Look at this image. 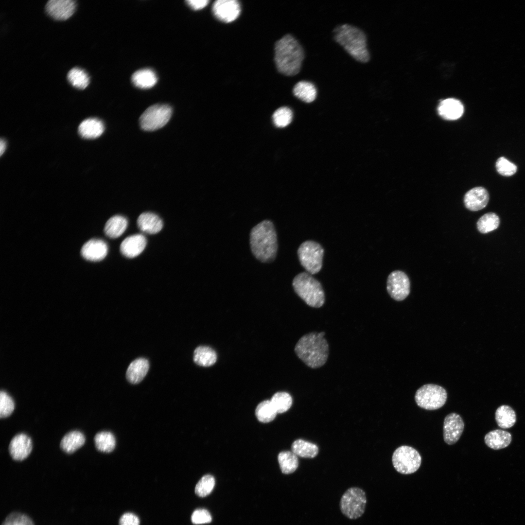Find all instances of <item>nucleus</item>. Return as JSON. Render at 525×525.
<instances>
[{
  "instance_id": "nucleus-38",
  "label": "nucleus",
  "mask_w": 525,
  "mask_h": 525,
  "mask_svg": "<svg viewBox=\"0 0 525 525\" xmlns=\"http://www.w3.org/2000/svg\"><path fill=\"white\" fill-rule=\"evenodd\" d=\"M293 113L288 107H281L277 109L273 115V120L275 125L278 127H284L292 121Z\"/></svg>"
},
{
  "instance_id": "nucleus-22",
  "label": "nucleus",
  "mask_w": 525,
  "mask_h": 525,
  "mask_svg": "<svg viewBox=\"0 0 525 525\" xmlns=\"http://www.w3.org/2000/svg\"><path fill=\"white\" fill-rule=\"evenodd\" d=\"M105 130L104 123L97 118H88L79 125L78 132L85 139H93L100 137Z\"/></svg>"
},
{
  "instance_id": "nucleus-32",
  "label": "nucleus",
  "mask_w": 525,
  "mask_h": 525,
  "mask_svg": "<svg viewBox=\"0 0 525 525\" xmlns=\"http://www.w3.org/2000/svg\"><path fill=\"white\" fill-rule=\"evenodd\" d=\"M94 439L97 449L102 452L110 453L114 449L116 446L114 436L108 431L98 433L95 436Z\"/></svg>"
},
{
  "instance_id": "nucleus-1",
  "label": "nucleus",
  "mask_w": 525,
  "mask_h": 525,
  "mask_svg": "<svg viewBox=\"0 0 525 525\" xmlns=\"http://www.w3.org/2000/svg\"><path fill=\"white\" fill-rule=\"evenodd\" d=\"M325 334L324 332L308 333L303 335L295 346V351L298 357L310 368H320L328 359L329 347Z\"/></svg>"
},
{
  "instance_id": "nucleus-9",
  "label": "nucleus",
  "mask_w": 525,
  "mask_h": 525,
  "mask_svg": "<svg viewBox=\"0 0 525 525\" xmlns=\"http://www.w3.org/2000/svg\"><path fill=\"white\" fill-rule=\"evenodd\" d=\"M392 461L394 468L398 472L408 474L416 472L419 469L421 457L414 448L402 445L395 450Z\"/></svg>"
},
{
  "instance_id": "nucleus-17",
  "label": "nucleus",
  "mask_w": 525,
  "mask_h": 525,
  "mask_svg": "<svg viewBox=\"0 0 525 525\" xmlns=\"http://www.w3.org/2000/svg\"><path fill=\"white\" fill-rule=\"evenodd\" d=\"M108 247L106 244L100 239H91L84 244L81 250L82 256L91 261H100L106 256Z\"/></svg>"
},
{
  "instance_id": "nucleus-45",
  "label": "nucleus",
  "mask_w": 525,
  "mask_h": 525,
  "mask_svg": "<svg viewBox=\"0 0 525 525\" xmlns=\"http://www.w3.org/2000/svg\"><path fill=\"white\" fill-rule=\"evenodd\" d=\"M5 148H6V142L3 140L1 139L0 142V154L1 156L4 153V152L5 151Z\"/></svg>"
},
{
  "instance_id": "nucleus-11",
  "label": "nucleus",
  "mask_w": 525,
  "mask_h": 525,
  "mask_svg": "<svg viewBox=\"0 0 525 525\" xmlns=\"http://www.w3.org/2000/svg\"><path fill=\"white\" fill-rule=\"evenodd\" d=\"M386 289L393 299L397 301L403 300L408 296L410 291L408 276L402 271L392 272L387 278Z\"/></svg>"
},
{
  "instance_id": "nucleus-40",
  "label": "nucleus",
  "mask_w": 525,
  "mask_h": 525,
  "mask_svg": "<svg viewBox=\"0 0 525 525\" xmlns=\"http://www.w3.org/2000/svg\"><path fill=\"white\" fill-rule=\"evenodd\" d=\"M496 168L501 175L509 176L513 175L517 171V166L504 157L499 158L496 162Z\"/></svg>"
},
{
  "instance_id": "nucleus-14",
  "label": "nucleus",
  "mask_w": 525,
  "mask_h": 525,
  "mask_svg": "<svg viewBox=\"0 0 525 525\" xmlns=\"http://www.w3.org/2000/svg\"><path fill=\"white\" fill-rule=\"evenodd\" d=\"M76 7L72 0H50L45 6L47 14L56 20H66L73 14Z\"/></svg>"
},
{
  "instance_id": "nucleus-20",
  "label": "nucleus",
  "mask_w": 525,
  "mask_h": 525,
  "mask_svg": "<svg viewBox=\"0 0 525 525\" xmlns=\"http://www.w3.org/2000/svg\"><path fill=\"white\" fill-rule=\"evenodd\" d=\"M137 225L142 232L153 234L159 232L163 227L161 218L152 212H143L138 217Z\"/></svg>"
},
{
  "instance_id": "nucleus-43",
  "label": "nucleus",
  "mask_w": 525,
  "mask_h": 525,
  "mask_svg": "<svg viewBox=\"0 0 525 525\" xmlns=\"http://www.w3.org/2000/svg\"><path fill=\"white\" fill-rule=\"evenodd\" d=\"M140 519L138 517L132 513L127 512L123 514L120 518L119 525H140Z\"/></svg>"
},
{
  "instance_id": "nucleus-35",
  "label": "nucleus",
  "mask_w": 525,
  "mask_h": 525,
  "mask_svg": "<svg viewBox=\"0 0 525 525\" xmlns=\"http://www.w3.org/2000/svg\"><path fill=\"white\" fill-rule=\"evenodd\" d=\"M277 412L273 406L270 400H265L260 402L255 410V414L258 420L263 423L272 421L276 417Z\"/></svg>"
},
{
  "instance_id": "nucleus-8",
  "label": "nucleus",
  "mask_w": 525,
  "mask_h": 525,
  "mask_svg": "<svg viewBox=\"0 0 525 525\" xmlns=\"http://www.w3.org/2000/svg\"><path fill=\"white\" fill-rule=\"evenodd\" d=\"M447 398L446 390L441 386L435 384H426L416 392L415 400L420 407L434 410L442 407Z\"/></svg>"
},
{
  "instance_id": "nucleus-23",
  "label": "nucleus",
  "mask_w": 525,
  "mask_h": 525,
  "mask_svg": "<svg viewBox=\"0 0 525 525\" xmlns=\"http://www.w3.org/2000/svg\"><path fill=\"white\" fill-rule=\"evenodd\" d=\"M511 434L507 431L496 429L486 435L484 440L486 445L491 449L499 450L509 445L511 441Z\"/></svg>"
},
{
  "instance_id": "nucleus-21",
  "label": "nucleus",
  "mask_w": 525,
  "mask_h": 525,
  "mask_svg": "<svg viewBox=\"0 0 525 525\" xmlns=\"http://www.w3.org/2000/svg\"><path fill=\"white\" fill-rule=\"evenodd\" d=\"M149 368V362L146 359H136L130 364L127 368L126 373L127 380L133 384L139 383L146 375Z\"/></svg>"
},
{
  "instance_id": "nucleus-30",
  "label": "nucleus",
  "mask_w": 525,
  "mask_h": 525,
  "mask_svg": "<svg viewBox=\"0 0 525 525\" xmlns=\"http://www.w3.org/2000/svg\"><path fill=\"white\" fill-rule=\"evenodd\" d=\"M495 420L500 427L504 429L510 428L516 422V414L509 406L501 405L495 412Z\"/></svg>"
},
{
  "instance_id": "nucleus-27",
  "label": "nucleus",
  "mask_w": 525,
  "mask_h": 525,
  "mask_svg": "<svg viewBox=\"0 0 525 525\" xmlns=\"http://www.w3.org/2000/svg\"><path fill=\"white\" fill-rule=\"evenodd\" d=\"M293 93L298 98L309 103L315 100L317 91L315 87L311 82L301 81L294 86Z\"/></svg>"
},
{
  "instance_id": "nucleus-4",
  "label": "nucleus",
  "mask_w": 525,
  "mask_h": 525,
  "mask_svg": "<svg viewBox=\"0 0 525 525\" xmlns=\"http://www.w3.org/2000/svg\"><path fill=\"white\" fill-rule=\"evenodd\" d=\"M333 35L335 40L354 59L362 63L369 60L366 37L362 31L345 24L336 27Z\"/></svg>"
},
{
  "instance_id": "nucleus-26",
  "label": "nucleus",
  "mask_w": 525,
  "mask_h": 525,
  "mask_svg": "<svg viewBox=\"0 0 525 525\" xmlns=\"http://www.w3.org/2000/svg\"><path fill=\"white\" fill-rule=\"evenodd\" d=\"M133 84L141 88H148L153 87L157 82L156 73L150 69H143L135 71L131 77Z\"/></svg>"
},
{
  "instance_id": "nucleus-41",
  "label": "nucleus",
  "mask_w": 525,
  "mask_h": 525,
  "mask_svg": "<svg viewBox=\"0 0 525 525\" xmlns=\"http://www.w3.org/2000/svg\"><path fill=\"white\" fill-rule=\"evenodd\" d=\"M1 525H34V524L28 516L13 512L6 518Z\"/></svg>"
},
{
  "instance_id": "nucleus-25",
  "label": "nucleus",
  "mask_w": 525,
  "mask_h": 525,
  "mask_svg": "<svg viewBox=\"0 0 525 525\" xmlns=\"http://www.w3.org/2000/svg\"><path fill=\"white\" fill-rule=\"evenodd\" d=\"M127 220L122 215L110 217L105 224L104 231L111 238H116L122 235L127 227Z\"/></svg>"
},
{
  "instance_id": "nucleus-36",
  "label": "nucleus",
  "mask_w": 525,
  "mask_h": 525,
  "mask_svg": "<svg viewBox=\"0 0 525 525\" xmlns=\"http://www.w3.org/2000/svg\"><path fill=\"white\" fill-rule=\"evenodd\" d=\"M270 401L277 413L285 412L292 404L291 396L286 392H278L272 397Z\"/></svg>"
},
{
  "instance_id": "nucleus-24",
  "label": "nucleus",
  "mask_w": 525,
  "mask_h": 525,
  "mask_svg": "<svg viewBox=\"0 0 525 525\" xmlns=\"http://www.w3.org/2000/svg\"><path fill=\"white\" fill-rule=\"evenodd\" d=\"M85 442L84 434L78 431H72L66 434L60 442L61 449L68 454H71L82 446Z\"/></svg>"
},
{
  "instance_id": "nucleus-2",
  "label": "nucleus",
  "mask_w": 525,
  "mask_h": 525,
  "mask_svg": "<svg viewBox=\"0 0 525 525\" xmlns=\"http://www.w3.org/2000/svg\"><path fill=\"white\" fill-rule=\"evenodd\" d=\"M304 55L301 46L291 35H286L275 43V63L278 70L284 75L293 76L298 73Z\"/></svg>"
},
{
  "instance_id": "nucleus-37",
  "label": "nucleus",
  "mask_w": 525,
  "mask_h": 525,
  "mask_svg": "<svg viewBox=\"0 0 525 525\" xmlns=\"http://www.w3.org/2000/svg\"><path fill=\"white\" fill-rule=\"evenodd\" d=\"M215 485V479L210 474L204 475L198 482L195 487V494L200 497H204L209 495L212 491Z\"/></svg>"
},
{
  "instance_id": "nucleus-7",
  "label": "nucleus",
  "mask_w": 525,
  "mask_h": 525,
  "mask_svg": "<svg viewBox=\"0 0 525 525\" xmlns=\"http://www.w3.org/2000/svg\"><path fill=\"white\" fill-rule=\"evenodd\" d=\"M324 250L318 243L306 241L302 243L298 250L299 262L307 272L311 275L317 273L322 266Z\"/></svg>"
},
{
  "instance_id": "nucleus-13",
  "label": "nucleus",
  "mask_w": 525,
  "mask_h": 525,
  "mask_svg": "<svg viewBox=\"0 0 525 525\" xmlns=\"http://www.w3.org/2000/svg\"><path fill=\"white\" fill-rule=\"evenodd\" d=\"M212 9L217 18L225 22H229L239 16L241 6L236 0H217L213 2Z\"/></svg>"
},
{
  "instance_id": "nucleus-5",
  "label": "nucleus",
  "mask_w": 525,
  "mask_h": 525,
  "mask_svg": "<svg viewBox=\"0 0 525 525\" xmlns=\"http://www.w3.org/2000/svg\"><path fill=\"white\" fill-rule=\"evenodd\" d=\"M292 285L296 293L308 305L320 308L325 301L322 286L317 280L308 272H301L294 278Z\"/></svg>"
},
{
  "instance_id": "nucleus-3",
  "label": "nucleus",
  "mask_w": 525,
  "mask_h": 525,
  "mask_svg": "<svg viewBox=\"0 0 525 525\" xmlns=\"http://www.w3.org/2000/svg\"><path fill=\"white\" fill-rule=\"evenodd\" d=\"M250 244L255 257L263 262L273 261L276 256L278 244L277 234L273 224L269 220L263 221L251 229Z\"/></svg>"
},
{
  "instance_id": "nucleus-18",
  "label": "nucleus",
  "mask_w": 525,
  "mask_h": 525,
  "mask_svg": "<svg viewBox=\"0 0 525 525\" xmlns=\"http://www.w3.org/2000/svg\"><path fill=\"white\" fill-rule=\"evenodd\" d=\"M146 245V239L142 234H135L126 237L122 242L120 251L122 254L130 258L140 255Z\"/></svg>"
},
{
  "instance_id": "nucleus-19",
  "label": "nucleus",
  "mask_w": 525,
  "mask_h": 525,
  "mask_svg": "<svg viewBox=\"0 0 525 525\" xmlns=\"http://www.w3.org/2000/svg\"><path fill=\"white\" fill-rule=\"evenodd\" d=\"M439 116L446 120H455L460 118L464 112V106L459 100L448 98L442 100L438 107Z\"/></svg>"
},
{
  "instance_id": "nucleus-28",
  "label": "nucleus",
  "mask_w": 525,
  "mask_h": 525,
  "mask_svg": "<svg viewBox=\"0 0 525 525\" xmlns=\"http://www.w3.org/2000/svg\"><path fill=\"white\" fill-rule=\"evenodd\" d=\"M216 360L215 351L209 347L199 346L194 351L193 361L199 366L210 367L214 364Z\"/></svg>"
},
{
  "instance_id": "nucleus-33",
  "label": "nucleus",
  "mask_w": 525,
  "mask_h": 525,
  "mask_svg": "<svg viewBox=\"0 0 525 525\" xmlns=\"http://www.w3.org/2000/svg\"><path fill=\"white\" fill-rule=\"evenodd\" d=\"M67 78L71 85L80 89L85 88L89 83L88 73L84 70L77 67L73 68L69 71Z\"/></svg>"
},
{
  "instance_id": "nucleus-12",
  "label": "nucleus",
  "mask_w": 525,
  "mask_h": 525,
  "mask_svg": "<svg viewBox=\"0 0 525 525\" xmlns=\"http://www.w3.org/2000/svg\"><path fill=\"white\" fill-rule=\"evenodd\" d=\"M464 428L461 416L455 413L447 415L443 422V439L448 445L455 444L460 438Z\"/></svg>"
},
{
  "instance_id": "nucleus-31",
  "label": "nucleus",
  "mask_w": 525,
  "mask_h": 525,
  "mask_svg": "<svg viewBox=\"0 0 525 525\" xmlns=\"http://www.w3.org/2000/svg\"><path fill=\"white\" fill-rule=\"evenodd\" d=\"M278 460L281 472L284 474L294 472L298 466L297 455L291 451L280 452L278 456Z\"/></svg>"
},
{
  "instance_id": "nucleus-42",
  "label": "nucleus",
  "mask_w": 525,
  "mask_h": 525,
  "mask_svg": "<svg viewBox=\"0 0 525 525\" xmlns=\"http://www.w3.org/2000/svg\"><path fill=\"white\" fill-rule=\"evenodd\" d=\"M191 520L194 525H200L210 523L212 518L208 510L204 508H198L193 512Z\"/></svg>"
},
{
  "instance_id": "nucleus-10",
  "label": "nucleus",
  "mask_w": 525,
  "mask_h": 525,
  "mask_svg": "<svg viewBox=\"0 0 525 525\" xmlns=\"http://www.w3.org/2000/svg\"><path fill=\"white\" fill-rule=\"evenodd\" d=\"M171 107L166 104H156L149 106L141 115L140 124L145 131L156 130L163 127L170 120Z\"/></svg>"
},
{
  "instance_id": "nucleus-6",
  "label": "nucleus",
  "mask_w": 525,
  "mask_h": 525,
  "mask_svg": "<svg viewBox=\"0 0 525 525\" xmlns=\"http://www.w3.org/2000/svg\"><path fill=\"white\" fill-rule=\"evenodd\" d=\"M366 503L365 492L360 488L351 487L342 495L339 506L344 515L350 519L354 520L364 514Z\"/></svg>"
},
{
  "instance_id": "nucleus-29",
  "label": "nucleus",
  "mask_w": 525,
  "mask_h": 525,
  "mask_svg": "<svg viewBox=\"0 0 525 525\" xmlns=\"http://www.w3.org/2000/svg\"><path fill=\"white\" fill-rule=\"evenodd\" d=\"M291 449L296 455L304 458H314L318 453L316 445L301 439L294 441Z\"/></svg>"
},
{
  "instance_id": "nucleus-39",
  "label": "nucleus",
  "mask_w": 525,
  "mask_h": 525,
  "mask_svg": "<svg viewBox=\"0 0 525 525\" xmlns=\"http://www.w3.org/2000/svg\"><path fill=\"white\" fill-rule=\"evenodd\" d=\"M15 403L13 399L4 391L0 392V417H9L13 412Z\"/></svg>"
},
{
  "instance_id": "nucleus-16",
  "label": "nucleus",
  "mask_w": 525,
  "mask_h": 525,
  "mask_svg": "<svg viewBox=\"0 0 525 525\" xmlns=\"http://www.w3.org/2000/svg\"><path fill=\"white\" fill-rule=\"evenodd\" d=\"M489 201V194L487 190L482 187H474L467 192L464 197V205L471 211H477L484 209Z\"/></svg>"
},
{
  "instance_id": "nucleus-44",
  "label": "nucleus",
  "mask_w": 525,
  "mask_h": 525,
  "mask_svg": "<svg viewBox=\"0 0 525 525\" xmlns=\"http://www.w3.org/2000/svg\"><path fill=\"white\" fill-rule=\"evenodd\" d=\"M186 1L194 10L202 9L205 7L209 2V0H188Z\"/></svg>"
},
{
  "instance_id": "nucleus-34",
  "label": "nucleus",
  "mask_w": 525,
  "mask_h": 525,
  "mask_svg": "<svg viewBox=\"0 0 525 525\" xmlns=\"http://www.w3.org/2000/svg\"><path fill=\"white\" fill-rule=\"evenodd\" d=\"M500 224L498 216L493 212L484 214L477 222V228L482 233H487L496 229Z\"/></svg>"
},
{
  "instance_id": "nucleus-15",
  "label": "nucleus",
  "mask_w": 525,
  "mask_h": 525,
  "mask_svg": "<svg viewBox=\"0 0 525 525\" xmlns=\"http://www.w3.org/2000/svg\"><path fill=\"white\" fill-rule=\"evenodd\" d=\"M32 450L31 438L24 433L16 435L11 440L9 445V452L12 458L17 461H22L26 458Z\"/></svg>"
}]
</instances>
